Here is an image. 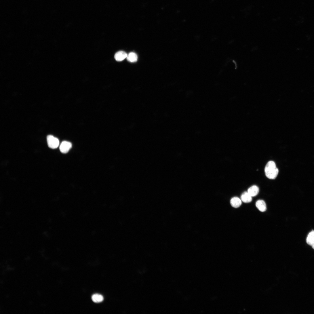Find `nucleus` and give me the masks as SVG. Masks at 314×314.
I'll return each mask as SVG.
<instances>
[{"label":"nucleus","mask_w":314,"mask_h":314,"mask_svg":"<svg viewBox=\"0 0 314 314\" xmlns=\"http://www.w3.org/2000/svg\"><path fill=\"white\" fill-rule=\"evenodd\" d=\"M264 171L266 177L271 180L275 179L279 173V170L275 163L272 161L267 163L265 166Z\"/></svg>","instance_id":"obj_1"},{"label":"nucleus","mask_w":314,"mask_h":314,"mask_svg":"<svg viewBox=\"0 0 314 314\" xmlns=\"http://www.w3.org/2000/svg\"><path fill=\"white\" fill-rule=\"evenodd\" d=\"M47 141L48 146L51 149H56L58 147L60 144L59 139L52 135L47 136Z\"/></svg>","instance_id":"obj_2"},{"label":"nucleus","mask_w":314,"mask_h":314,"mask_svg":"<svg viewBox=\"0 0 314 314\" xmlns=\"http://www.w3.org/2000/svg\"><path fill=\"white\" fill-rule=\"evenodd\" d=\"M72 147V144L71 142L64 141L61 143L60 149V151L63 153H67Z\"/></svg>","instance_id":"obj_3"},{"label":"nucleus","mask_w":314,"mask_h":314,"mask_svg":"<svg viewBox=\"0 0 314 314\" xmlns=\"http://www.w3.org/2000/svg\"><path fill=\"white\" fill-rule=\"evenodd\" d=\"M127 54L125 52L123 51H120L115 54V58L117 61L121 62L127 58Z\"/></svg>","instance_id":"obj_4"},{"label":"nucleus","mask_w":314,"mask_h":314,"mask_svg":"<svg viewBox=\"0 0 314 314\" xmlns=\"http://www.w3.org/2000/svg\"><path fill=\"white\" fill-rule=\"evenodd\" d=\"M257 208L261 212H264L267 210V205L265 202L262 200H259L256 203Z\"/></svg>","instance_id":"obj_5"},{"label":"nucleus","mask_w":314,"mask_h":314,"mask_svg":"<svg viewBox=\"0 0 314 314\" xmlns=\"http://www.w3.org/2000/svg\"><path fill=\"white\" fill-rule=\"evenodd\" d=\"M230 202L232 206L235 208L239 207L242 204L241 199L237 197L232 198L231 199Z\"/></svg>","instance_id":"obj_6"},{"label":"nucleus","mask_w":314,"mask_h":314,"mask_svg":"<svg viewBox=\"0 0 314 314\" xmlns=\"http://www.w3.org/2000/svg\"><path fill=\"white\" fill-rule=\"evenodd\" d=\"M306 242L314 249V231H313L309 233L306 239Z\"/></svg>","instance_id":"obj_7"},{"label":"nucleus","mask_w":314,"mask_h":314,"mask_svg":"<svg viewBox=\"0 0 314 314\" xmlns=\"http://www.w3.org/2000/svg\"><path fill=\"white\" fill-rule=\"evenodd\" d=\"M259 191V187L256 185H253L248 189L247 192L251 196L253 197L257 195Z\"/></svg>","instance_id":"obj_8"},{"label":"nucleus","mask_w":314,"mask_h":314,"mask_svg":"<svg viewBox=\"0 0 314 314\" xmlns=\"http://www.w3.org/2000/svg\"><path fill=\"white\" fill-rule=\"evenodd\" d=\"M241 201L244 203H249L252 201V197L248 193V192H244L241 196Z\"/></svg>","instance_id":"obj_9"},{"label":"nucleus","mask_w":314,"mask_h":314,"mask_svg":"<svg viewBox=\"0 0 314 314\" xmlns=\"http://www.w3.org/2000/svg\"><path fill=\"white\" fill-rule=\"evenodd\" d=\"M127 61L130 62H135L137 60L138 56L135 53L131 52L127 55Z\"/></svg>","instance_id":"obj_10"},{"label":"nucleus","mask_w":314,"mask_h":314,"mask_svg":"<svg viewBox=\"0 0 314 314\" xmlns=\"http://www.w3.org/2000/svg\"><path fill=\"white\" fill-rule=\"evenodd\" d=\"M93 301L95 303H100L102 302L104 300L103 296L99 294H96L93 295L92 297Z\"/></svg>","instance_id":"obj_11"}]
</instances>
